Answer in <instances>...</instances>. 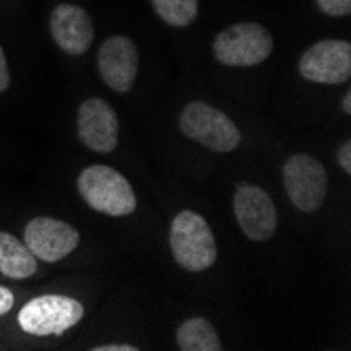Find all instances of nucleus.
<instances>
[{"mask_svg":"<svg viewBox=\"0 0 351 351\" xmlns=\"http://www.w3.org/2000/svg\"><path fill=\"white\" fill-rule=\"evenodd\" d=\"M337 162L343 169V173H351V141H345L343 145H339L337 149Z\"/></svg>","mask_w":351,"mask_h":351,"instance_id":"f3484780","label":"nucleus"},{"mask_svg":"<svg viewBox=\"0 0 351 351\" xmlns=\"http://www.w3.org/2000/svg\"><path fill=\"white\" fill-rule=\"evenodd\" d=\"M13 305H15V297H13V293L7 289V286L0 284V315L9 313V311L13 309Z\"/></svg>","mask_w":351,"mask_h":351,"instance_id":"6ab92c4d","label":"nucleus"},{"mask_svg":"<svg viewBox=\"0 0 351 351\" xmlns=\"http://www.w3.org/2000/svg\"><path fill=\"white\" fill-rule=\"evenodd\" d=\"M286 196L303 213L320 210L328 194V175L317 158L295 154L282 167Z\"/></svg>","mask_w":351,"mask_h":351,"instance_id":"423d86ee","label":"nucleus"},{"mask_svg":"<svg viewBox=\"0 0 351 351\" xmlns=\"http://www.w3.org/2000/svg\"><path fill=\"white\" fill-rule=\"evenodd\" d=\"M34 257L25 242H19L13 234L0 232V274L9 280H27L38 269Z\"/></svg>","mask_w":351,"mask_h":351,"instance_id":"ddd939ff","label":"nucleus"},{"mask_svg":"<svg viewBox=\"0 0 351 351\" xmlns=\"http://www.w3.org/2000/svg\"><path fill=\"white\" fill-rule=\"evenodd\" d=\"M97 68L104 82L116 93H129L137 80L139 53L137 45L126 36H110L97 55Z\"/></svg>","mask_w":351,"mask_h":351,"instance_id":"9b49d317","label":"nucleus"},{"mask_svg":"<svg viewBox=\"0 0 351 351\" xmlns=\"http://www.w3.org/2000/svg\"><path fill=\"white\" fill-rule=\"evenodd\" d=\"M179 131L217 154L234 152L242 141L236 122L226 112L204 101H191L183 108L179 114Z\"/></svg>","mask_w":351,"mask_h":351,"instance_id":"7ed1b4c3","label":"nucleus"},{"mask_svg":"<svg viewBox=\"0 0 351 351\" xmlns=\"http://www.w3.org/2000/svg\"><path fill=\"white\" fill-rule=\"evenodd\" d=\"M78 194L93 210L110 217H126L137 208L129 179L106 165H90L78 175Z\"/></svg>","mask_w":351,"mask_h":351,"instance_id":"f03ea898","label":"nucleus"},{"mask_svg":"<svg viewBox=\"0 0 351 351\" xmlns=\"http://www.w3.org/2000/svg\"><path fill=\"white\" fill-rule=\"evenodd\" d=\"M234 215L248 240L265 242L278 230V210L271 196L259 185L240 183L234 194Z\"/></svg>","mask_w":351,"mask_h":351,"instance_id":"0eeeda50","label":"nucleus"},{"mask_svg":"<svg viewBox=\"0 0 351 351\" xmlns=\"http://www.w3.org/2000/svg\"><path fill=\"white\" fill-rule=\"evenodd\" d=\"M315 5L328 17H345L351 13V0H315Z\"/></svg>","mask_w":351,"mask_h":351,"instance_id":"dca6fc26","label":"nucleus"},{"mask_svg":"<svg viewBox=\"0 0 351 351\" xmlns=\"http://www.w3.org/2000/svg\"><path fill=\"white\" fill-rule=\"evenodd\" d=\"M9 86H11V72H9L5 51H3V47H0V93H5Z\"/></svg>","mask_w":351,"mask_h":351,"instance_id":"a211bd4d","label":"nucleus"},{"mask_svg":"<svg viewBox=\"0 0 351 351\" xmlns=\"http://www.w3.org/2000/svg\"><path fill=\"white\" fill-rule=\"evenodd\" d=\"M274 51V38L261 23L246 21L230 25L215 36L213 55L221 66L252 68L263 63Z\"/></svg>","mask_w":351,"mask_h":351,"instance_id":"20e7f679","label":"nucleus"},{"mask_svg":"<svg viewBox=\"0 0 351 351\" xmlns=\"http://www.w3.org/2000/svg\"><path fill=\"white\" fill-rule=\"evenodd\" d=\"M23 242L34 252L36 259L57 263L78 248L80 234L66 221H59L53 217H36L25 226Z\"/></svg>","mask_w":351,"mask_h":351,"instance_id":"6e6552de","label":"nucleus"},{"mask_svg":"<svg viewBox=\"0 0 351 351\" xmlns=\"http://www.w3.org/2000/svg\"><path fill=\"white\" fill-rule=\"evenodd\" d=\"M177 345L181 351H221V339L206 317H189L177 328Z\"/></svg>","mask_w":351,"mask_h":351,"instance_id":"4468645a","label":"nucleus"},{"mask_svg":"<svg viewBox=\"0 0 351 351\" xmlns=\"http://www.w3.org/2000/svg\"><path fill=\"white\" fill-rule=\"evenodd\" d=\"M78 139L95 154H110L120 139V120L104 97H88L78 108Z\"/></svg>","mask_w":351,"mask_h":351,"instance_id":"9d476101","label":"nucleus"},{"mask_svg":"<svg viewBox=\"0 0 351 351\" xmlns=\"http://www.w3.org/2000/svg\"><path fill=\"white\" fill-rule=\"evenodd\" d=\"M299 74L317 84H341L351 76V45L347 40H320L311 45L301 61Z\"/></svg>","mask_w":351,"mask_h":351,"instance_id":"1a4fd4ad","label":"nucleus"},{"mask_svg":"<svg viewBox=\"0 0 351 351\" xmlns=\"http://www.w3.org/2000/svg\"><path fill=\"white\" fill-rule=\"evenodd\" d=\"M139 347L133 345H99V347H93V351H137Z\"/></svg>","mask_w":351,"mask_h":351,"instance_id":"aec40b11","label":"nucleus"},{"mask_svg":"<svg viewBox=\"0 0 351 351\" xmlns=\"http://www.w3.org/2000/svg\"><path fill=\"white\" fill-rule=\"evenodd\" d=\"M51 36L63 53L78 57L90 49L95 25L82 7L61 3L51 13Z\"/></svg>","mask_w":351,"mask_h":351,"instance_id":"f8f14e48","label":"nucleus"},{"mask_svg":"<svg viewBox=\"0 0 351 351\" xmlns=\"http://www.w3.org/2000/svg\"><path fill=\"white\" fill-rule=\"evenodd\" d=\"M171 252L177 265L189 274H202L210 269L217 261V240L200 213L181 210L169 232Z\"/></svg>","mask_w":351,"mask_h":351,"instance_id":"f257e3e1","label":"nucleus"},{"mask_svg":"<svg viewBox=\"0 0 351 351\" xmlns=\"http://www.w3.org/2000/svg\"><path fill=\"white\" fill-rule=\"evenodd\" d=\"M341 108H343V112H345V114H351V90H347V93L343 95Z\"/></svg>","mask_w":351,"mask_h":351,"instance_id":"412c9836","label":"nucleus"},{"mask_svg":"<svg viewBox=\"0 0 351 351\" xmlns=\"http://www.w3.org/2000/svg\"><path fill=\"white\" fill-rule=\"evenodd\" d=\"M84 315V307L80 301L63 295H43L27 301L19 315L17 324L23 332L34 337H51L63 335L76 326Z\"/></svg>","mask_w":351,"mask_h":351,"instance_id":"39448f33","label":"nucleus"},{"mask_svg":"<svg viewBox=\"0 0 351 351\" xmlns=\"http://www.w3.org/2000/svg\"><path fill=\"white\" fill-rule=\"evenodd\" d=\"M154 11L173 27H187L198 17V0H152Z\"/></svg>","mask_w":351,"mask_h":351,"instance_id":"2eb2a0df","label":"nucleus"}]
</instances>
